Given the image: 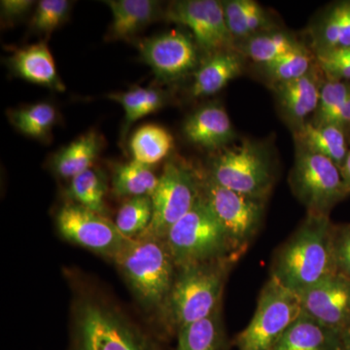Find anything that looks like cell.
I'll return each mask as SVG.
<instances>
[{
  "label": "cell",
  "mask_w": 350,
  "mask_h": 350,
  "mask_svg": "<svg viewBox=\"0 0 350 350\" xmlns=\"http://www.w3.org/2000/svg\"><path fill=\"white\" fill-rule=\"evenodd\" d=\"M184 137L190 144L206 150L218 152L237 139V133L225 107L207 103L193 112L183 124Z\"/></svg>",
  "instance_id": "e0dca14e"
},
{
  "label": "cell",
  "mask_w": 350,
  "mask_h": 350,
  "mask_svg": "<svg viewBox=\"0 0 350 350\" xmlns=\"http://www.w3.org/2000/svg\"><path fill=\"white\" fill-rule=\"evenodd\" d=\"M332 246L336 273L350 280V224L334 225Z\"/></svg>",
  "instance_id": "8d00e7d4"
},
{
  "label": "cell",
  "mask_w": 350,
  "mask_h": 350,
  "mask_svg": "<svg viewBox=\"0 0 350 350\" xmlns=\"http://www.w3.org/2000/svg\"><path fill=\"white\" fill-rule=\"evenodd\" d=\"M314 56L325 79L350 82V47L338 48Z\"/></svg>",
  "instance_id": "d590c367"
},
{
  "label": "cell",
  "mask_w": 350,
  "mask_h": 350,
  "mask_svg": "<svg viewBox=\"0 0 350 350\" xmlns=\"http://www.w3.org/2000/svg\"><path fill=\"white\" fill-rule=\"evenodd\" d=\"M340 170H342L345 185H347V190H349L350 194V149L347 158H345V163H342V167H340Z\"/></svg>",
  "instance_id": "f35d334b"
},
{
  "label": "cell",
  "mask_w": 350,
  "mask_h": 350,
  "mask_svg": "<svg viewBox=\"0 0 350 350\" xmlns=\"http://www.w3.org/2000/svg\"><path fill=\"white\" fill-rule=\"evenodd\" d=\"M226 24L234 42L280 27L278 18L255 0H223Z\"/></svg>",
  "instance_id": "7402d4cb"
},
{
  "label": "cell",
  "mask_w": 350,
  "mask_h": 350,
  "mask_svg": "<svg viewBox=\"0 0 350 350\" xmlns=\"http://www.w3.org/2000/svg\"><path fill=\"white\" fill-rule=\"evenodd\" d=\"M342 350H350V332L345 333L344 335V345Z\"/></svg>",
  "instance_id": "ab89813d"
},
{
  "label": "cell",
  "mask_w": 350,
  "mask_h": 350,
  "mask_svg": "<svg viewBox=\"0 0 350 350\" xmlns=\"http://www.w3.org/2000/svg\"><path fill=\"white\" fill-rule=\"evenodd\" d=\"M350 96V82L325 80L320 92L319 107L308 120L313 125H325L338 108Z\"/></svg>",
  "instance_id": "e575fe53"
},
{
  "label": "cell",
  "mask_w": 350,
  "mask_h": 350,
  "mask_svg": "<svg viewBox=\"0 0 350 350\" xmlns=\"http://www.w3.org/2000/svg\"><path fill=\"white\" fill-rule=\"evenodd\" d=\"M144 63L158 79L172 82L194 73L202 57L194 38L185 32L172 31L144 39L138 44Z\"/></svg>",
  "instance_id": "4fadbf2b"
},
{
  "label": "cell",
  "mask_w": 350,
  "mask_h": 350,
  "mask_svg": "<svg viewBox=\"0 0 350 350\" xmlns=\"http://www.w3.org/2000/svg\"><path fill=\"white\" fill-rule=\"evenodd\" d=\"M255 66L258 75L268 83L269 88L280 83L293 81L308 75L315 66V56L306 46L278 57L271 63Z\"/></svg>",
  "instance_id": "f546056e"
},
{
  "label": "cell",
  "mask_w": 350,
  "mask_h": 350,
  "mask_svg": "<svg viewBox=\"0 0 350 350\" xmlns=\"http://www.w3.org/2000/svg\"><path fill=\"white\" fill-rule=\"evenodd\" d=\"M7 115L20 133L39 140L49 137L57 122L56 107L50 103H38L12 109Z\"/></svg>",
  "instance_id": "1f68e13d"
},
{
  "label": "cell",
  "mask_w": 350,
  "mask_h": 350,
  "mask_svg": "<svg viewBox=\"0 0 350 350\" xmlns=\"http://www.w3.org/2000/svg\"><path fill=\"white\" fill-rule=\"evenodd\" d=\"M105 3L112 13L107 41L131 40L163 12L155 0H108Z\"/></svg>",
  "instance_id": "ffe728a7"
},
{
  "label": "cell",
  "mask_w": 350,
  "mask_h": 350,
  "mask_svg": "<svg viewBox=\"0 0 350 350\" xmlns=\"http://www.w3.org/2000/svg\"><path fill=\"white\" fill-rule=\"evenodd\" d=\"M202 169L183 160H170L159 176L153 195V216L142 234L163 239L172 226L191 211L200 197Z\"/></svg>",
  "instance_id": "9c48e42d"
},
{
  "label": "cell",
  "mask_w": 350,
  "mask_h": 350,
  "mask_svg": "<svg viewBox=\"0 0 350 350\" xmlns=\"http://www.w3.org/2000/svg\"><path fill=\"white\" fill-rule=\"evenodd\" d=\"M306 46L308 45L305 41L283 27L260 32L234 42V49L255 64L271 63L278 57Z\"/></svg>",
  "instance_id": "d4e9b609"
},
{
  "label": "cell",
  "mask_w": 350,
  "mask_h": 350,
  "mask_svg": "<svg viewBox=\"0 0 350 350\" xmlns=\"http://www.w3.org/2000/svg\"><path fill=\"white\" fill-rule=\"evenodd\" d=\"M103 146V137L98 131H89L57 151L51 160V169L59 178L70 180L94 167Z\"/></svg>",
  "instance_id": "cb8c5ba5"
},
{
  "label": "cell",
  "mask_w": 350,
  "mask_h": 350,
  "mask_svg": "<svg viewBox=\"0 0 350 350\" xmlns=\"http://www.w3.org/2000/svg\"><path fill=\"white\" fill-rule=\"evenodd\" d=\"M56 227L59 236L96 255L114 261L129 239L120 232L107 216L66 200L57 211Z\"/></svg>",
  "instance_id": "8fae6325"
},
{
  "label": "cell",
  "mask_w": 350,
  "mask_h": 350,
  "mask_svg": "<svg viewBox=\"0 0 350 350\" xmlns=\"http://www.w3.org/2000/svg\"><path fill=\"white\" fill-rule=\"evenodd\" d=\"M295 146L326 157L342 167L350 149L349 133L335 125H313L306 122L293 131Z\"/></svg>",
  "instance_id": "603a6c76"
},
{
  "label": "cell",
  "mask_w": 350,
  "mask_h": 350,
  "mask_svg": "<svg viewBox=\"0 0 350 350\" xmlns=\"http://www.w3.org/2000/svg\"><path fill=\"white\" fill-rule=\"evenodd\" d=\"M301 310L321 325L350 332V280L333 273L299 295Z\"/></svg>",
  "instance_id": "5bb4252c"
},
{
  "label": "cell",
  "mask_w": 350,
  "mask_h": 350,
  "mask_svg": "<svg viewBox=\"0 0 350 350\" xmlns=\"http://www.w3.org/2000/svg\"><path fill=\"white\" fill-rule=\"evenodd\" d=\"M313 54L350 47V0H337L315 12L305 31Z\"/></svg>",
  "instance_id": "2e32d148"
},
{
  "label": "cell",
  "mask_w": 350,
  "mask_h": 350,
  "mask_svg": "<svg viewBox=\"0 0 350 350\" xmlns=\"http://www.w3.org/2000/svg\"><path fill=\"white\" fill-rule=\"evenodd\" d=\"M7 63L16 75L27 81L53 91H66L46 41L16 50Z\"/></svg>",
  "instance_id": "d6986e66"
},
{
  "label": "cell",
  "mask_w": 350,
  "mask_h": 350,
  "mask_svg": "<svg viewBox=\"0 0 350 350\" xmlns=\"http://www.w3.org/2000/svg\"><path fill=\"white\" fill-rule=\"evenodd\" d=\"M174 144V137L167 129L148 124L133 133L130 149L133 160L152 167L170 155Z\"/></svg>",
  "instance_id": "f1b7e54d"
},
{
  "label": "cell",
  "mask_w": 350,
  "mask_h": 350,
  "mask_svg": "<svg viewBox=\"0 0 350 350\" xmlns=\"http://www.w3.org/2000/svg\"><path fill=\"white\" fill-rule=\"evenodd\" d=\"M349 138H350V129H349Z\"/></svg>",
  "instance_id": "60d3db41"
},
{
  "label": "cell",
  "mask_w": 350,
  "mask_h": 350,
  "mask_svg": "<svg viewBox=\"0 0 350 350\" xmlns=\"http://www.w3.org/2000/svg\"><path fill=\"white\" fill-rule=\"evenodd\" d=\"M200 196L229 237L237 252L243 254L261 229L268 200L222 187L202 169Z\"/></svg>",
  "instance_id": "30bf717a"
},
{
  "label": "cell",
  "mask_w": 350,
  "mask_h": 350,
  "mask_svg": "<svg viewBox=\"0 0 350 350\" xmlns=\"http://www.w3.org/2000/svg\"><path fill=\"white\" fill-rule=\"evenodd\" d=\"M36 2L32 0H2L0 2L1 22L4 24H12L15 21L24 18Z\"/></svg>",
  "instance_id": "74e56055"
},
{
  "label": "cell",
  "mask_w": 350,
  "mask_h": 350,
  "mask_svg": "<svg viewBox=\"0 0 350 350\" xmlns=\"http://www.w3.org/2000/svg\"><path fill=\"white\" fill-rule=\"evenodd\" d=\"M344 335L321 325L303 312L273 350H342Z\"/></svg>",
  "instance_id": "44dd1931"
},
{
  "label": "cell",
  "mask_w": 350,
  "mask_h": 350,
  "mask_svg": "<svg viewBox=\"0 0 350 350\" xmlns=\"http://www.w3.org/2000/svg\"><path fill=\"white\" fill-rule=\"evenodd\" d=\"M325 80L315 63L312 70L303 77L269 87L280 116L292 131L306 124L310 120L308 117L317 111Z\"/></svg>",
  "instance_id": "9a60e30c"
},
{
  "label": "cell",
  "mask_w": 350,
  "mask_h": 350,
  "mask_svg": "<svg viewBox=\"0 0 350 350\" xmlns=\"http://www.w3.org/2000/svg\"><path fill=\"white\" fill-rule=\"evenodd\" d=\"M108 98L120 103L125 111L124 131L131 124L165 107L169 96L163 90L135 86L122 93L108 94Z\"/></svg>",
  "instance_id": "4dcf8cb0"
},
{
  "label": "cell",
  "mask_w": 350,
  "mask_h": 350,
  "mask_svg": "<svg viewBox=\"0 0 350 350\" xmlns=\"http://www.w3.org/2000/svg\"><path fill=\"white\" fill-rule=\"evenodd\" d=\"M289 186L308 213L330 216L334 207L350 196L342 170L326 157L295 146Z\"/></svg>",
  "instance_id": "52a82bcc"
},
{
  "label": "cell",
  "mask_w": 350,
  "mask_h": 350,
  "mask_svg": "<svg viewBox=\"0 0 350 350\" xmlns=\"http://www.w3.org/2000/svg\"><path fill=\"white\" fill-rule=\"evenodd\" d=\"M113 264L144 312L145 321L165 340V312L177 268L165 241L146 234L130 239Z\"/></svg>",
  "instance_id": "7a4b0ae2"
},
{
  "label": "cell",
  "mask_w": 350,
  "mask_h": 350,
  "mask_svg": "<svg viewBox=\"0 0 350 350\" xmlns=\"http://www.w3.org/2000/svg\"><path fill=\"white\" fill-rule=\"evenodd\" d=\"M333 228L330 216L306 214L300 226L276 251L269 276L300 295L336 273Z\"/></svg>",
  "instance_id": "3957f363"
},
{
  "label": "cell",
  "mask_w": 350,
  "mask_h": 350,
  "mask_svg": "<svg viewBox=\"0 0 350 350\" xmlns=\"http://www.w3.org/2000/svg\"><path fill=\"white\" fill-rule=\"evenodd\" d=\"M153 216L150 196L131 198L125 200L115 218V225L126 239H135L148 229Z\"/></svg>",
  "instance_id": "d6a6232c"
},
{
  "label": "cell",
  "mask_w": 350,
  "mask_h": 350,
  "mask_svg": "<svg viewBox=\"0 0 350 350\" xmlns=\"http://www.w3.org/2000/svg\"><path fill=\"white\" fill-rule=\"evenodd\" d=\"M163 15L190 29L202 57L234 49L222 2L218 0H177L170 2Z\"/></svg>",
  "instance_id": "7c38bea8"
},
{
  "label": "cell",
  "mask_w": 350,
  "mask_h": 350,
  "mask_svg": "<svg viewBox=\"0 0 350 350\" xmlns=\"http://www.w3.org/2000/svg\"><path fill=\"white\" fill-rule=\"evenodd\" d=\"M108 191L107 176L100 170L92 169L69 180L66 200L75 202L101 215L107 216L105 202Z\"/></svg>",
  "instance_id": "83f0119b"
},
{
  "label": "cell",
  "mask_w": 350,
  "mask_h": 350,
  "mask_svg": "<svg viewBox=\"0 0 350 350\" xmlns=\"http://www.w3.org/2000/svg\"><path fill=\"white\" fill-rule=\"evenodd\" d=\"M174 350H229L222 306L206 319L179 329Z\"/></svg>",
  "instance_id": "484cf974"
},
{
  "label": "cell",
  "mask_w": 350,
  "mask_h": 350,
  "mask_svg": "<svg viewBox=\"0 0 350 350\" xmlns=\"http://www.w3.org/2000/svg\"><path fill=\"white\" fill-rule=\"evenodd\" d=\"M303 313L298 294L269 276L252 319L232 340L238 350H273L278 340Z\"/></svg>",
  "instance_id": "ba28073f"
},
{
  "label": "cell",
  "mask_w": 350,
  "mask_h": 350,
  "mask_svg": "<svg viewBox=\"0 0 350 350\" xmlns=\"http://www.w3.org/2000/svg\"><path fill=\"white\" fill-rule=\"evenodd\" d=\"M239 258L232 255L177 269L165 312L167 342L179 329L211 317L222 306L228 276Z\"/></svg>",
  "instance_id": "277c9868"
},
{
  "label": "cell",
  "mask_w": 350,
  "mask_h": 350,
  "mask_svg": "<svg viewBox=\"0 0 350 350\" xmlns=\"http://www.w3.org/2000/svg\"><path fill=\"white\" fill-rule=\"evenodd\" d=\"M64 276L71 297L66 350H172L98 280L77 269H64Z\"/></svg>",
  "instance_id": "6da1fadb"
},
{
  "label": "cell",
  "mask_w": 350,
  "mask_h": 350,
  "mask_svg": "<svg viewBox=\"0 0 350 350\" xmlns=\"http://www.w3.org/2000/svg\"><path fill=\"white\" fill-rule=\"evenodd\" d=\"M246 59L236 49L222 51L204 57L193 73L191 96H213L222 91L232 80L243 75Z\"/></svg>",
  "instance_id": "ac0fdd59"
},
{
  "label": "cell",
  "mask_w": 350,
  "mask_h": 350,
  "mask_svg": "<svg viewBox=\"0 0 350 350\" xmlns=\"http://www.w3.org/2000/svg\"><path fill=\"white\" fill-rule=\"evenodd\" d=\"M159 177L149 165L133 160L112 167V194L118 198L144 197L153 195Z\"/></svg>",
  "instance_id": "4316f807"
},
{
  "label": "cell",
  "mask_w": 350,
  "mask_h": 350,
  "mask_svg": "<svg viewBox=\"0 0 350 350\" xmlns=\"http://www.w3.org/2000/svg\"><path fill=\"white\" fill-rule=\"evenodd\" d=\"M72 2L68 0H41L32 14L31 31L49 36L68 21Z\"/></svg>",
  "instance_id": "836d02e7"
},
{
  "label": "cell",
  "mask_w": 350,
  "mask_h": 350,
  "mask_svg": "<svg viewBox=\"0 0 350 350\" xmlns=\"http://www.w3.org/2000/svg\"><path fill=\"white\" fill-rule=\"evenodd\" d=\"M275 163L269 144L244 139L215 152L204 170L222 187L268 200L275 183Z\"/></svg>",
  "instance_id": "5b68a950"
},
{
  "label": "cell",
  "mask_w": 350,
  "mask_h": 350,
  "mask_svg": "<svg viewBox=\"0 0 350 350\" xmlns=\"http://www.w3.org/2000/svg\"><path fill=\"white\" fill-rule=\"evenodd\" d=\"M176 268L239 255L202 196L163 239Z\"/></svg>",
  "instance_id": "8992f818"
}]
</instances>
